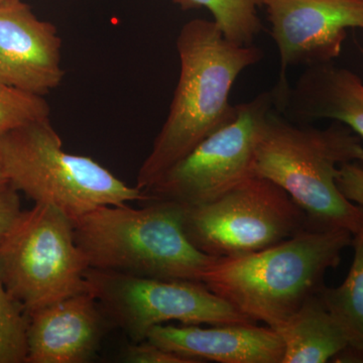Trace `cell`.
<instances>
[{
  "label": "cell",
  "instance_id": "6da1fadb",
  "mask_svg": "<svg viewBox=\"0 0 363 363\" xmlns=\"http://www.w3.org/2000/svg\"><path fill=\"white\" fill-rule=\"evenodd\" d=\"M176 45L180 76L164 125L136 177L143 192L205 138L233 123L238 113V104L230 102L234 83L262 58L259 48L231 42L205 18L185 23Z\"/></svg>",
  "mask_w": 363,
  "mask_h": 363
},
{
  "label": "cell",
  "instance_id": "7a4b0ae2",
  "mask_svg": "<svg viewBox=\"0 0 363 363\" xmlns=\"http://www.w3.org/2000/svg\"><path fill=\"white\" fill-rule=\"evenodd\" d=\"M354 162H363L362 140L337 121L317 128L272 108L257 130L255 176L285 190L304 211L309 229L353 235L360 230L363 206L346 199L336 184L340 167Z\"/></svg>",
  "mask_w": 363,
  "mask_h": 363
},
{
  "label": "cell",
  "instance_id": "3957f363",
  "mask_svg": "<svg viewBox=\"0 0 363 363\" xmlns=\"http://www.w3.org/2000/svg\"><path fill=\"white\" fill-rule=\"evenodd\" d=\"M352 240L353 234L343 229H304L259 252L218 257L200 283L248 319L274 330L319 292L325 274L337 267Z\"/></svg>",
  "mask_w": 363,
  "mask_h": 363
},
{
  "label": "cell",
  "instance_id": "277c9868",
  "mask_svg": "<svg viewBox=\"0 0 363 363\" xmlns=\"http://www.w3.org/2000/svg\"><path fill=\"white\" fill-rule=\"evenodd\" d=\"M105 205L73 221L76 243L90 269L143 278L200 281L218 257L205 255L184 231V206Z\"/></svg>",
  "mask_w": 363,
  "mask_h": 363
},
{
  "label": "cell",
  "instance_id": "5b68a950",
  "mask_svg": "<svg viewBox=\"0 0 363 363\" xmlns=\"http://www.w3.org/2000/svg\"><path fill=\"white\" fill-rule=\"evenodd\" d=\"M0 166L7 181L35 204L56 207L72 221L105 205L147 202L89 157L69 154L50 118L0 135Z\"/></svg>",
  "mask_w": 363,
  "mask_h": 363
},
{
  "label": "cell",
  "instance_id": "8992f818",
  "mask_svg": "<svg viewBox=\"0 0 363 363\" xmlns=\"http://www.w3.org/2000/svg\"><path fill=\"white\" fill-rule=\"evenodd\" d=\"M88 269L73 221L51 205L21 211L0 240V279L26 313L86 292Z\"/></svg>",
  "mask_w": 363,
  "mask_h": 363
},
{
  "label": "cell",
  "instance_id": "52a82bcc",
  "mask_svg": "<svg viewBox=\"0 0 363 363\" xmlns=\"http://www.w3.org/2000/svg\"><path fill=\"white\" fill-rule=\"evenodd\" d=\"M183 226L191 243L214 257L259 252L308 228L304 211L288 193L257 176L213 202L184 207Z\"/></svg>",
  "mask_w": 363,
  "mask_h": 363
},
{
  "label": "cell",
  "instance_id": "ba28073f",
  "mask_svg": "<svg viewBox=\"0 0 363 363\" xmlns=\"http://www.w3.org/2000/svg\"><path fill=\"white\" fill-rule=\"evenodd\" d=\"M86 284L111 326L125 332L133 342L145 340L154 327L169 321L255 323L200 281L143 278L89 267Z\"/></svg>",
  "mask_w": 363,
  "mask_h": 363
},
{
  "label": "cell",
  "instance_id": "9c48e42d",
  "mask_svg": "<svg viewBox=\"0 0 363 363\" xmlns=\"http://www.w3.org/2000/svg\"><path fill=\"white\" fill-rule=\"evenodd\" d=\"M274 105V91L238 104L233 123L205 138L145 191L147 202L199 206L215 201L255 177L257 130Z\"/></svg>",
  "mask_w": 363,
  "mask_h": 363
},
{
  "label": "cell",
  "instance_id": "30bf717a",
  "mask_svg": "<svg viewBox=\"0 0 363 363\" xmlns=\"http://www.w3.org/2000/svg\"><path fill=\"white\" fill-rule=\"evenodd\" d=\"M262 6L281 62L278 101L290 87V67L330 63L340 55L346 30H363V0H262Z\"/></svg>",
  "mask_w": 363,
  "mask_h": 363
},
{
  "label": "cell",
  "instance_id": "8fae6325",
  "mask_svg": "<svg viewBox=\"0 0 363 363\" xmlns=\"http://www.w3.org/2000/svg\"><path fill=\"white\" fill-rule=\"evenodd\" d=\"M62 40L21 0L0 4V84L45 95L61 84Z\"/></svg>",
  "mask_w": 363,
  "mask_h": 363
},
{
  "label": "cell",
  "instance_id": "7c38bea8",
  "mask_svg": "<svg viewBox=\"0 0 363 363\" xmlns=\"http://www.w3.org/2000/svg\"><path fill=\"white\" fill-rule=\"evenodd\" d=\"M26 315V363L90 362L111 327L88 290Z\"/></svg>",
  "mask_w": 363,
  "mask_h": 363
},
{
  "label": "cell",
  "instance_id": "4fadbf2b",
  "mask_svg": "<svg viewBox=\"0 0 363 363\" xmlns=\"http://www.w3.org/2000/svg\"><path fill=\"white\" fill-rule=\"evenodd\" d=\"M147 340L198 363H283L284 344L278 332L255 323L157 325Z\"/></svg>",
  "mask_w": 363,
  "mask_h": 363
},
{
  "label": "cell",
  "instance_id": "5bb4252c",
  "mask_svg": "<svg viewBox=\"0 0 363 363\" xmlns=\"http://www.w3.org/2000/svg\"><path fill=\"white\" fill-rule=\"evenodd\" d=\"M279 105L296 123L332 119L363 140V81L333 62L306 67Z\"/></svg>",
  "mask_w": 363,
  "mask_h": 363
},
{
  "label": "cell",
  "instance_id": "9a60e30c",
  "mask_svg": "<svg viewBox=\"0 0 363 363\" xmlns=\"http://www.w3.org/2000/svg\"><path fill=\"white\" fill-rule=\"evenodd\" d=\"M274 330L283 341V363L327 362L348 346L342 329L318 293Z\"/></svg>",
  "mask_w": 363,
  "mask_h": 363
},
{
  "label": "cell",
  "instance_id": "2e32d148",
  "mask_svg": "<svg viewBox=\"0 0 363 363\" xmlns=\"http://www.w3.org/2000/svg\"><path fill=\"white\" fill-rule=\"evenodd\" d=\"M352 247L354 257L343 283L323 286L318 296L342 329L348 346L363 354V226L353 235Z\"/></svg>",
  "mask_w": 363,
  "mask_h": 363
},
{
  "label": "cell",
  "instance_id": "e0dca14e",
  "mask_svg": "<svg viewBox=\"0 0 363 363\" xmlns=\"http://www.w3.org/2000/svg\"><path fill=\"white\" fill-rule=\"evenodd\" d=\"M183 11L206 9L225 38L238 45H253L262 30L259 9L262 0H173Z\"/></svg>",
  "mask_w": 363,
  "mask_h": 363
},
{
  "label": "cell",
  "instance_id": "ac0fdd59",
  "mask_svg": "<svg viewBox=\"0 0 363 363\" xmlns=\"http://www.w3.org/2000/svg\"><path fill=\"white\" fill-rule=\"evenodd\" d=\"M28 315L0 279V363H26Z\"/></svg>",
  "mask_w": 363,
  "mask_h": 363
},
{
  "label": "cell",
  "instance_id": "d6986e66",
  "mask_svg": "<svg viewBox=\"0 0 363 363\" xmlns=\"http://www.w3.org/2000/svg\"><path fill=\"white\" fill-rule=\"evenodd\" d=\"M51 108L42 95L0 84V135L50 118Z\"/></svg>",
  "mask_w": 363,
  "mask_h": 363
},
{
  "label": "cell",
  "instance_id": "ffe728a7",
  "mask_svg": "<svg viewBox=\"0 0 363 363\" xmlns=\"http://www.w3.org/2000/svg\"><path fill=\"white\" fill-rule=\"evenodd\" d=\"M121 362L128 363H198L194 359L183 357L166 350L152 341L133 342L126 346L121 355Z\"/></svg>",
  "mask_w": 363,
  "mask_h": 363
},
{
  "label": "cell",
  "instance_id": "44dd1931",
  "mask_svg": "<svg viewBox=\"0 0 363 363\" xmlns=\"http://www.w3.org/2000/svg\"><path fill=\"white\" fill-rule=\"evenodd\" d=\"M336 184L344 197L363 206V166L362 162H347L339 169Z\"/></svg>",
  "mask_w": 363,
  "mask_h": 363
},
{
  "label": "cell",
  "instance_id": "7402d4cb",
  "mask_svg": "<svg viewBox=\"0 0 363 363\" xmlns=\"http://www.w3.org/2000/svg\"><path fill=\"white\" fill-rule=\"evenodd\" d=\"M21 213L20 197L16 189L7 185L0 189V240Z\"/></svg>",
  "mask_w": 363,
  "mask_h": 363
},
{
  "label": "cell",
  "instance_id": "603a6c76",
  "mask_svg": "<svg viewBox=\"0 0 363 363\" xmlns=\"http://www.w3.org/2000/svg\"><path fill=\"white\" fill-rule=\"evenodd\" d=\"M7 185H9V181H7L6 175H4V169L0 166V189L6 187Z\"/></svg>",
  "mask_w": 363,
  "mask_h": 363
},
{
  "label": "cell",
  "instance_id": "cb8c5ba5",
  "mask_svg": "<svg viewBox=\"0 0 363 363\" xmlns=\"http://www.w3.org/2000/svg\"><path fill=\"white\" fill-rule=\"evenodd\" d=\"M4 1H6V0H0V4H1V2H4Z\"/></svg>",
  "mask_w": 363,
  "mask_h": 363
}]
</instances>
